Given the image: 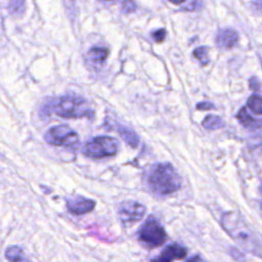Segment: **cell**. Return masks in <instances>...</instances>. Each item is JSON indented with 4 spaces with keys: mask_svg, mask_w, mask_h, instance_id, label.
<instances>
[{
    "mask_svg": "<svg viewBox=\"0 0 262 262\" xmlns=\"http://www.w3.org/2000/svg\"><path fill=\"white\" fill-rule=\"evenodd\" d=\"M204 128L208 130H217L223 127V121L220 117L214 115H208L202 122Z\"/></svg>",
    "mask_w": 262,
    "mask_h": 262,
    "instance_id": "cell-14",
    "label": "cell"
},
{
    "mask_svg": "<svg viewBox=\"0 0 262 262\" xmlns=\"http://www.w3.org/2000/svg\"><path fill=\"white\" fill-rule=\"evenodd\" d=\"M5 257L9 262H30L25 256L23 250L17 246H11L6 249Z\"/></svg>",
    "mask_w": 262,
    "mask_h": 262,
    "instance_id": "cell-13",
    "label": "cell"
},
{
    "mask_svg": "<svg viewBox=\"0 0 262 262\" xmlns=\"http://www.w3.org/2000/svg\"><path fill=\"white\" fill-rule=\"evenodd\" d=\"M236 119L239 123L248 129L252 130H261L262 129V120L253 119L247 112L246 107H242L236 115Z\"/></svg>",
    "mask_w": 262,
    "mask_h": 262,
    "instance_id": "cell-11",
    "label": "cell"
},
{
    "mask_svg": "<svg viewBox=\"0 0 262 262\" xmlns=\"http://www.w3.org/2000/svg\"><path fill=\"white\" fill-rule=\"evenodd\" d=\"M117 131L119 132L122 139L125 142H127L130 146L136 147L138 145L139 138H138L137 134L135 133V131H133L131 128L123 126V125H118L117 126Z\"/></svg>",
    "mask_w": 262,
    "mask_h": 262,
    "instance_id": "cell-12",
    "label": "cell"
},
{
    "mask_svg": "<svg viewBox=\"0 0 262 262\" xmlns=\"http://www.w3.org/2000/svg\"><path fill=\"white\" fill-rule=\"evenodd\" d=\"M135 9H136V5L132 0H127L124 2L123 10L125 12H131V11H134Z\"/></svg>",
    "mask_w": 262,
    "mask_h": 262,
    "instance_id": "cell-20",
    "label": "cell"
},
{
    "mask_svg": "<svg viewBox=\"0 0 262 262\" xmlns=\"http://www.w3.org/2000/svg\"><path fill=\"white\" fill-rule=\"evenodd\" d=\"M200 261H201L200 257H199V256H194V257H192L191 259H189L187 262H200Z\"/></svg>",
    "mask_w": 262,
    "mask_h": 262,
    "instance_id": "cell-24",
    "label": "cell"
},
{
    "mask_svg": "<svg viewBox=\"0 0 262 262\" xmlns=\"http://www.w3.org/2000/svg\"><path fill=\"white\" fill-rule=\"evenodd\" d=\"M165 37H166V31L164 29H159L152 33V38L158 43L163 42L165 40Z\"/></svg>",
    "mask_w": 262,
    "mask_h": 262,
    "instance_id": "cell-19",
    "label": "cell"
},
{
    "mask_svg": "<svg viewBox=\"0 0 262 262\" xmlns=\"http://www.w3.org/2000/svg\"><path fill=\"white\" fill-rule=\"evenodd\" d=\"M250 86L253 90H258L260 88V82L258 81L257 78L253 77L250 79Z\"/></svg>",
    "mask_w": 262,
    "mask_h": 262,
    "instance_id": "cell-22",
    "label": "cell"
},
{
    "mask_svg": "<svg viewBox=\"0 0 262 262\" xmlns=\"http://www.w3.org/2000/svg\"><path fill=\"white\" fill-rule=\"evenodd\" d=\"M238 40L237 33L232 29H223L218 31L216 36V43L218 47L229 49L233 47Z\"/></svg>",
    "mask_w": 262,
    "mask_h": 262,
    "instance_id": "cell-10",
    "label": "cell"
},
{
    "mask_svg": "<svg viewBox=\"0 0 262 262\" xmlns=\"http://www.w3.org/2000/svg\"><path fill=\"white\" fill-rule=\"evenodd\" d=\"M95 208V202L84 196H75L67 199V209L74 215H84L90 213Z\"/></svg>",
    "mask_w": 262,
    "mask_h": 262,
    "instance_id": "cell-8",
    "label": "cell"
},
{
    "mask_svg": "<svg viewBox=\"0 0 262 262\" xmlns=\"http://www.w3.org/2000/svg\"><path fill=\"white\" fill-rule=\"evenodd\" d=\"M118 141L114 137L98 136L88 141L82 148L85 157L93 160L115 156L118 151Z\"/></svg>",
    "mask_w": 262,
    "mask_h": 262,
    "instance_id": "cell-4",
    "label": "cell"
},
{
    "mask_svg": "<svg viewBox=\"0 0 262 262\" xmlns=\"http://www.w3.org/2000/svg\"><path fill=\"white\" fill-rule=\"evenodd\" d=\"M253 4H254L256 7L262 9V0H253Z\"/></svg>",
    "mask_w": 262,
    "mask_h": 262,
    "instance_id": "cell-23",
    "label": "cell"
},
{
    "mask_svg": "<svg viewBox=\"0 0 262 262\" xmlns=\"http://www.w3.org/2000/svg\"><path fill=\"white\" fill-rule=\"evenodd\" d=\"M186 249L178 244H171L167 246L159 256L154 258L151 262H172L173 260H180L186 256Z\"/></svg>",
    "mask_w": 262,
    "mask_h": 262,
    "instance_id": "cell-9",
    "label": "cell"
},
{
    "mask_svg": "<svg viewBox=\"0 0 262 262\" xmlns=\"http://www.w3.org/2000/svg\"><path fill=\"white\" fill-rule=\"evenodd\" d=\"M104 1H111V2H115V1H118V0H104Z\"/></svg>",
    "mask_w": 262,
    "mask_h": 262,
    "instance_id": "cell-25",
    "label": "cell"
},
{
    "mask_svg": "<svg viewBox=\"0 0 262 262\" xmlns=\"http://www.w3.org/2000/svg\"><path fill=\"white\" fill-rule=\"evenodd\" d=\"M147 184L155 193L166 195L180 188L181 177L171 164H159L148 173Z\"/></svg>",
    "mask_w": 262,
    "mask_h": 262,
    "instance_id": "cell-2",
    "label": "cell"
},
{
    "mask_svg": "<svg viewBox=\"0 0 262 262\" xmlns=\"http://www.w3.org/2000/svg\"><path fill=\"white\" fill-rule=\"evenodd\" d=\"M45 140L55 146H75L79 142L78 134L69 126L59 125L50 128L45 134Z\"/></svg>",
    "mask_w": 262,
    "mask_h": 262,
    "instance_id": "cell-6",
    "label": "cell"
},
{
    "mask_svg": "<svg viewBox=\"0 0 262 262\" xmlns=\"http://www.w3.org/2000/svg\"><path fill=\"white\" fill-rule=\"evenodd\" d=\"M193 56L203 64H207L209 62V56H208V49L204 46L198 47L193 50Z\"/></svg>",
    "mask_w": 262,
    "mask_h": 262,
    "instance_id": "cell-17",
    "label": "cell"
},
{
    "mask_svg": "<svg viewBox=\"0 0 262 262\" xmlns=\"http://www.w3.org/2000/svg\"><path fill=\"white\" fill-rule=\"evenodd\" d=\"M248 106L256 114H262V97L258 95H252L248 99Z\"/></svg>",
    "mask_w": 262,
    "mask_h": 262,
    "instance_id": "cell-16",
    "label": "cell"
},
{
    "mask_svg": "<svg viewBox=\"0 0 262 262\" xmlns=\"http://www.w3.org/2000/svg\"><path fill=\"white\" fill-rule=\"evenodd\" d=\"M145 214V206L135 201H124L119 205V217L124 225L140 221Z\"/></svg>",
    "mask_w": 262,
    "mask_h": 262,
    "instance_id": "cell-7",
    "label": "cell"
},
{
    "mask_svg": "<svg viewBox=\"0 0 262 262\" xmlns=\"http://www.w3.org/2000/svg\"><path fill=\"white\" fill-rule=\"evenodd\" d=\"M54 112L62 118H88L92 119L94 112L88 101L81 97L64 96L61 97L54 106Z\"/></svg>",
    "mask_w": 262,
    "mask_h": 262,
    "instance_id": "cell-3",
    "label": "cell"
},
{
    "mask_svg": "<svg viewBox=\"0 0 262 262\" xmlns=\"http://www.w3.org/2000/svg\"><path fill=\"white\" fill-rule=\"evenodd\" d=\"M166 231L155 216H148L138 230V239L150 248L162 246L166 241Z\"/></svg>",
    "mask_w": 262,
    "mask_h": 262,
    "instance_id": "cell-5",
    "label": "cell"
},
{
    "mask_svg": "<svg viewBox=\"0 0 262 262\" xmlns=\"http://www.w3.org/2000/svg\"><path fill=\"white\" fill-rule=\"evenodd\" d=\"M108 55V49L102 47H94L89 51V56L97 62H102Z\"/></svg>",
    "mask_w": 262,
    "mask_h": 262,
    "instance_id": "cell-15",
    "label": "cell"
},
{
    "mask_svg": "<svg viewBox=\"0 0 262 262\" xmlns=\"http://www.w3.org/2000/svg\"><path fill=\"white\" fill-rule=\"evenodd\" d=\"M169 1L174 4H177V5L187 3L186 9H188V10L195 9L201 4V0H169Z\"/></svg>",
    "mask_w": 262,
    "mask_h": 262,
    "instance_id": "cell-18",
    "label": "cell"
},
{
    "mask_svg": "<svg viewBox=\"0 0 262 262\" xmlns=\"http://www.w3.org/2000/svg\"><path fill=\"white\" fill-rule=\"evenodd\" d=\"M221 224L226 232L246 251L262 258V236L249 227L235 212H226L221 217Z\"/></svg>",
    "mask_w": 262,
    "mask_h": 262,
    "instance_id": "cell-1",
    "label": "cell"
},
{
    "mask_svg": "<svg viewBox=\"0 0 262 262\" xmlns=\"http://www.w3.org/2000/svg\"><path fill=\"white\" fill-rule=\"evenodd\" d=\"M214 105L211 103V102H208V101H203V102H200L198 105H196V108L198 110H210V108H213Z\"/></svg>",
    "mask_w": 262,
    "mask_h": 262,
    "instance_id": "cell-21",
    "label": "cell"
}]
</instances>
